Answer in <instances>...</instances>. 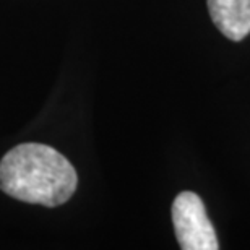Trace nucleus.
Segmentation results:
<instances>
[{
    "mask_svg": "<svg viewBox=\"0 0 250 250\" xmlns=\"http://www.w3.org/2000/svg\"><path fill=\"white\" fill-rule=\"evenodd\" d=\"M77 184L68 159L42 143H21L0 161V188L26 203L59 207L70 200Z\"/></svg>",
    "mask_w": 250,
    "mask_h": 250,
    "instance_id": "1",
    "label": "nucleus"
},
{
    "mask_svg": "<svg viewBox=\"0 0 250 250\" xmlns=\"http://www.w3.org/2000/svg\"><path fill=\"white\" fill-rule=\"evenodd\" d=\"M208 10L226 38L242 41L250 33V0H208Z\"/></svg>",
    "mask_w": 250,
    "mask_h": 250,
    "instance_id": "3",
    "label": "nucleus"
},
{
    "mask_svg": "<svg viewBox=\"0 0 250 250\" xmlns=\"http://www.w3.org/2000/svg\"><path fill=\"white\" fill-rule=\"evenodd\" d=\"M172 223L184 250H216L218 239L202 198L193 192L179 193L172 203Z\"/></svg>",
    "mask_w": 250,
    "mask_h": 250,
    "instance_id": "2",
    "label": "nucleus"
}]
</instances>
